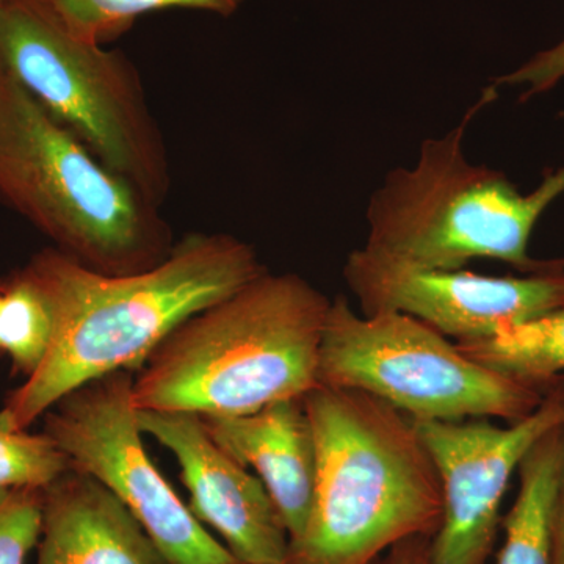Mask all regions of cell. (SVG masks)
Returning a JSON list of instances; mask_svg holds the SVG:
<instances>
[{"mask_svg":"<svg viewBox=\"0 0 564 564\" xmlns=\"http://www.w3.org/2000/svg\"><path fill=\"white\" fill-rule=\"evenodd\" d=\"M68 470V458L43 432L0 426V489H46Z\"/></svg>","mask_w":564,"mask_h":564,"instance_id":"ac0fdd59","label":"cell"},{"mask_svg":"<svg viewBox=\"0 0 564 564\" xmlns=\"http://www.w3.org/2000/svg\"><path fill=\"white\" fill-rule=\"evenodd\" d=\"M329 304L300 274H261L162 340L133 377V404L236 417L303 399L317 386Z\"/></svg>","mask_w":564,"mask_h":564,"instance_id":"7a4b0ae2","label":"cell"},{"mask_svg":"<svg viewBox=\"0 0 564 564\" xmlns=\"http://www.w3.org/2000/svg\"><path fill=\"white\" fill-rule=\"evenodd\" d=\"M54 315L50 350L7 395L0 426L25 432L74 389L137 372L181 323L269 272L250 243L226 232H192L144 272L104 274L57 248L25 263Z\"/></svg>","mask_w":564,"mask_h":564,"instance_id":"6da1fadb","label":"cell"},{"mask_svg":"<svg viewBox=\"0 0 564 564\" xmlns=\"http://www.w3.org/2000/svg\"><path fill=\"white\" fill-rule=\"evenodd\" d=\"M562 464L560 422L534 443L519 464V492L505 518V541L497 564H552Z\"/></svg>","mask_w":564,"mask_h":564,"instance_id":"5bb4252c","label":"cell"},{"mask_svg":"<svg viewBox=\"0 0 564 564\" xmlns=\"http://www.w3.org/2000/svg\"><path fill=\"white\" fill-rule=\"evenodd\" d=\"M426 552L422 551L417 540L404 541V543L392 547L391 555L381 564H423Z\"/></svg>","mask_w":564,"mask_h":564,"instance_id":"7402d4cb","label":"cell"},{"mask_svg":"<svg viewBox=\"0 0 564 564\" xmlns=\"http://www.w3.org/2000/svg\"><path fill=\"white\" fill-rule=\"evenodd\" d=\"M456 345L475 362L547 391L564 377V306L488 339Z\"/></svg>","mask_w":564,"mask_h":564,"instance_id":"9a60e30c","label":"cell"},{"mask_svg":"<svg viewBox=\"0 0 564 564\" xmlns=\"http://www.w3.org/2000/svg\"><path fill=\"white\" fill-rule=\"evenodd\" d=\"M245 0H54L66 25L80 39L104 44L128 32L140 17L163 10H198L228 18Z\"/></svg>","mask_w":564,"mask_h":564,"instance_id":"e0dca14e","label":"cell"},{"mask_svg":"<svg viewBox=\"0 0 564 564\" xmlns=\"http://www.w3.org/2000/svg\"><path fill=\"white\" fill-rule=\"evenodd\" d=\"M141 433L169 448L191 492L192 513L210 527L240 564H288L291 540L258 475L212 440L203 417L137 410Z\"/></svg>","mask_w":564,"mask_h":564,"instance_id":"8fae6325","label":"cell"},{"mask_svg":"<svg viewBox=\"0 0 564 564\" xmlns=\"http://www.w3.org/2000/svg\"><path fill=\"white\" fill-rule=\"evenodd\" d=\"M36 564L169 563L106 486L69 469L43 491Z\"/></svg>","mask_w":564,"mask_h":564,"instance_id":"4fadbf2b","label":"cell"},{"mask_svg":"<svg viewBox=\"0 0 564 564\" xmlns=\"http://www.w3.org/2000/svg\"><path fill=\"white\" fill-rule=\"evenodd\" d=\"M0 199L52 247L104 274L144 272L176 242L161 207L111 173L3 73Z\"/></svg>","mask_w":564,"mask_h":564,"instance_id":"5b68a950","label":"cell"},{"mask_svg":"<svg viewBox=\"0 0 564 564\" xmlns=\"http://www.w3.org/2000/svg\"><path fill=\"white\" fill-rule=\"evenodd\" d=\"M497 96L494 85L486 87L454 129L423 140L414 166L386 174L367 206L364 247L425 269L459 270L473 259H494L522 274L564 272V259L530 254L534 226L564 195V165L524 195L507 174L470 162L464 151L470 122Z\"/></svg>","mask_w":564,"mask_h":564,"instance_id":"277c9868","label":"cell"},{"mask_svg":"<svg viewBox=\"0 0 564 564\" xmlns=\"http://www.w3.org/2000/svg\"><path fill=\"white\" fill-rule=\"evenodd\" d=\"M44 489H0V564H25L41 532Z\"/></svg>","mask_w":564,"mask_h":564,"instance_id":"d6986e66","label":"cell"},{"mask_svg":"<svg viewBox=\"0 0 564 564\" xmlns=\"http://www.w3.org/2000/svg\"><path fill=\"white\" fill-rule=\"evenodd\" d=\"M303 403L317 481L289 564H373L388 549L436 532L443 489L410 415L369 393L321 384Z\"/></svg>","mask_w":564,"mask_h":564,"instance_id":"3957f363","label":"cell"},{"mask_svg":"<svg viewBox=\"0 0 564 564\" xmlns=\"http://www.w3.org/2000/svg\"><path fill=\"white\" fill-rule=\"evenodd\" d=\"M344 278L364 315H410L456 343L488 339L564 306V272L485 276L362 247L348 254Z\"/></svg>","mask_w":564,"mask_h":564,"instance_id":"30bf717a","label":"cell"},{"mask_svg":"<svg viewBox=\"0 0 564 564\" xmlns=\"http://www.w3.org/2000/svg\"><path fill=\"white\" fill-rule=\"evenodd\" d=\"M135 372L74 389L43 415L69 469L95 478L137 519L169 564H240L151 462L132 399Z\"/></svg>","mask_w":564,"mask_h":564,"instance_id":"ba28073f","label":"cell"},{"mask_svg":"<svg viewBox=\"0 0 564 564\" xmlns=\"http://www.w3.org/2000/svg\"><path fill=\"white\" fill-rule=\"evenodd\" d=\"M317 384L355 389L423 421H521L543 389L475 362L456 343L399 313L359 315L345 296L329 304Z\"/></svg>","mask_w":564,"mask_h":564,"instance_id":"52a82bcc","label":"cell"},{"mask_svg":"<svg viewBox=\"0 0 564 564\" xmlns=\"http://www.w3.org/2000/svg\"><path fill=\"white\" fill-rule=\"evenodd\" d=\"M560 384H562L563 392V464L555 500L554 552H552V564H564V377L560 380Z\"/></svg>","mask_w":564,"mask_h":564,"instance_id":"44dd1931","label":"cell"},{"mask_svg":"<svg viewBox=\"0 0 564 564\" xmlns=\"http://www.w3.org/2000/svg\"><path fill=\"white\" fill-rule=\"evenodd\" d=\"M0 73L162 209L172 188L169 150L124 52L77 36L54 0H0Z\"/></svg>","mask_w":564,"mask_h":564,"instance_id":"8992f818","label":"cell"},{"mask_svg":"<svg viewBox=\"0 0 564 564\" xmlns=\"http://www.w3.org/2000/svg\"><path fill=\"white\" fill-rule=\"evenodd\" d=\"M7 280L0 345L14 375L29 378L50 350L54 315L46 295L28 267L14 270Z\"/></svg>","mask_w":564,"mask_h":564,"instance_id":"2e32d148","label":"cell"},{"mask_svg":"<svg viewBox=\"0 0 564 564\" xmlns=\"http://www.w3.org/2000/svg\"><path fill=\"white\" fill-rule=\"evenodd\" d=\"M423 564H426V558H425V563H423Z\"/></svg>","mask_w":564,"mask_h":564,"instance_id":"cb8c5ba5","label":"cell"},{"mask_svg":"<svg viewBox=\"0 0 564 564\" xmlns=\"http://www.w3.org/2000/svg\"><path fill=\"white\" fill-rule=\"evenodd\" d=\"M7 280L0 278V325H2L3 304H6ZM0 358H3L2 345H0Z\"/></svg>","mask_w":564,"mask_h":564,"instance_id":"603a6c76","label":"cell"},{"mask_svg":"<svg viewBox=\"0 0 564 564\" xmlns=\"http://www.w3.org/2000/svg\"><path fill=\"white\" fill-rule=\"evenodd\" d=\"M226 454L254 470L280 511L291 543L310 521L317 481V444L303 399L281 400L236 417L202 415Z\"/></svg>","mask_w":564,"mask_h":564,"instance_id":"7c38bea8","label":"cell"},{"mask_svg":"<svg viewBox=\"0 0 564 564\" xmlns=\"http://www.w3.org/2000/svg\"><path fill=\"white\" fill-rule=\"evenodd\" d=\"M289 564V563H288Z\"/></svg>","mask_w":564,"mask_h":564,"instance_id":"d4e9b609","label":"cell"},{"mask_svg":"<svg viewBox=\"0 0 564 564\" xmlns=\"http://www.w3.org/2000/svg\"><path fill=\"white\" fill-rule=\"evenodd\" d=\"M560 380L545 391L532 414L508 426L486 419H411L443 489V514L426 551V564L486 563L511 475L534 443L562 422Z\"/></svg>","mask_w":564,"mask_h":564,"instance_id":"9c48e42d","label":"cell"},{"mask_svg":"<svg viewBox=\"0 0 564 564\" xmlns=\"http://www.w3.org/2000/svg\"><path fill=\"white\" fill-rule=\"evenodd\" d=\"M562 80H564V39L555 46L538 52L519 68L497 76L491 85L497 90L500 87L522 88L519 99L525 102L534 96L554 90Z\"/></svg>","mask_w":564,"mask_h":564,"instance_id":"ffe728a7","label":"cell"}]
</instances>
